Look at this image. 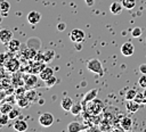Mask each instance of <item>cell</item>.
<instances>
[{
	"label": "cell",
	"mask_w": 146,
	"mask_h": 132,
	"mask_svg": "<svg viewBox=\"0 0 146 132\" xmlns=\"http://www.w3.org/2000/svg\"><path fill=\"white\" fill-rule=\"evenodd\" d=\"M135 101H137L138 104H144V94H143V92H137L136 93V96H135V99H133Z\"/></svg>",
	"instance_id": "obj_34"
},
{
	"label": "cell",
	"mask_w": 146,
	"mask_h": 132,
	"mask_svg": "<svg viewBox=\"0 0 146 132\" xmlns=\"http://www.w3.org/2000/svg\"><path fill=\"white\" fill-rule=\"evenodd\" d=\"M139 85L143 86V88H146V74H143L141 77H139V81H138Z\"/></svg>",
	"instance_id": "obj_36"
},
{
	"label": "cell",
	"mask_w": 146,
	"mask_h": 132,
	"mask_svg": "<svg viewBox=\"0 0 146 132\" xmlns=\"http://www.w3.org/2000/svg\"><path fill=\"white\" fill-rule=\"evenodd\" d=\"M136 93H137V91H136L135 89H130V90H128V91L125 92L124 98L127 99V101H128V100H133V99H135Z\"/></svg>",
	"instance_id": "obj_29"
},
{
	"label": "cell",
	"mask_w": 146,
	"mask_h": 132,
	"mask_svg": "<svg viewBox=\"0 0 146 132\" xmlns=\"http://www.w3.org/2000/svg\"><path fill=\"white\" fill-rule=\"evenodd\" d=\"M25 97L32 102V101H35L36 98H38V93L34 89H27L26 92H25Z\"/></svg>",
	"instance_id": "obj_24"
},
{
	"label": "cell",
	"mask_w": 146,
	"mask_h": 132,
	"mask_svg": "<svg viewBox=\"0 0 146 132\" xmlns=\"http://www.w3.org/2000/svg\"><path fill=\"white\" fill-rule=\"evenodd\" d=\"M82 110H83V106H82V104H81V102L73 104V105H72V107H71V109H70L71 114H72V115H74V116L80 115V114L82 113Z\"/></svg>",
	"instance_id": "obj_22"
},
{
	"label": "cell",
	"mask_w": 146,
	"mask_h": 132,
	"mask_svg": "<svg viewBox=\"0 0 146 132\" xmlns=\"http://www.w3.org/2000/svg\"><path fill=\"white\" fill-rule=\"evenodd\" d=\"M21 113H19V110L18 109H16V108H13L9 113H8V116H9V118L10 119H14V118H16L18 115H19Z\"/></svg>",
	"instance_id": "obj_33"
},
{
	"label": "cell",
	"mask_w": 146,
	"mask_h": 132,
	"mask_svg": "<svg viewBox=\"0 0 146 132\" xmlns=\"http://www.w3.org/2000/svg\"><path fill=\"white\" fill-rule=\"evenodd\" d=\"M108 124H110V123H107V125H106V126L100 125V127H99V129H100V130H111V126H110Z\"/></svg>",
	"instance_id": "obj_42"
},
{
	"label": "cell",
	"mask_w": 146,
	"mask_h": 132,
	"mask_svg": "<svg viewBox=\"0 0 146 132\" xmlns=\"http://www.w3.org/2000/svg\"><path fill=\"white\" fill-rule=\"evenodd\" d=\"M73 104H74V102H73V100H72L70 97H64V98L62 99V101H60L62 108H63L64 110H66V112H70V109H71V107H72Z\"/></svg>",
	"instance_id": "obj_20"
},
{
	"label": "cell",
	"mask_w": 146,
	"mask_h": 132,
	"mask_svg": "<svg viewBox=\"0 0 146 132\" xmlns=\"http://www.w3.org/2000/svg\"><path fill=\"white\" fill-rule=\"evenodd\" d=\"M139 105H140V104H138V102L135 101V100H128V102H127V105H125V108H127V110H128L130 114H133V113H136V112L139 109Z\"/></svg>",
	"instance_id": "obj_18"
},
{
	"label": "cell",
	"mask_w": 146,
	"mask_h": 132,
	"mask_svg": "<svg viewBox=\"0 0 146 132\" xmlns=\"http://www.w3.org/2000/svg\"><path fill=\"white\" fill-rule=\"evenodd\" d=\"M121 3L123 6V8L130 10L136 6V0H121Z\"/></svg>",
	"instance_id": "obj_27"
},
{
	"label": "cell",
	"mask_w": 146,
	"mask_h": 132,
	"mask_svg": "<svg viewBox=\"0 0 146 132\" xmlns=\"http://www.w3.org/2000/svg\"><path fill=\"white\" fill-rule=\"evenodd\" d=\"M87 68H88L90 72L95 73V74H98V75H103V74H104L103 65H102L100 60L97 59V58H91V59H89L88 63H87Z\"/></svg>",
	"instance_id": "obj_2"
},
{
	"label": "cell",
	"mask_w": 146,
	"mask_h": 132,
	"mask_svg": "<svg viewBox=\"0 0 146 132\" xmlns=\"http://www.w3.org/2000/svg\"><path fill=\"white\" fill-rule=\"evenodd\" d=\"M23 80H24V86L26 89H33L38 84V77L33 73H24Z\"/></svg>",
	"instance_id": "obj_3"
},
{
	"label": "cell",
	"mask_w": 146,
	"mask_h": 132,
	"mask_svg": "<svg viewBox=\"0 0 146 132\" xmlns=\"http://www.w3.org/2000/svg\"><path fill=\"white\" fill-rule=\"evenodd\" d=\"M34 61H43V52H36V55L34 56Z\"/></svg>",
	"instance_id": "obj_37"
},
{
	"label": "cell",
	"mask_w": 146,
	"mask_h": 132,
	"mask_svg": "<svg viewBox=\"0 0 146 132\" xmlns=\"http://www.w3.org/2000/svg\"><path fill=\"white\" fill-rule=\"evenodd\" d=\"M120 125H121V127H122L124 131H129V130L131 129V126H132V119H131L130 117H128V116H124V117L121 118Z\"/></svg>",
	"instance_id": "obj_19"
},
{
	"label": "cell",
	"mask_w": 146,
	"mask_h": 132,
	"mask_svg": "<svg viewBox=\"0 0 146 132\" xmlns=\"http://www.w3.org/2000/svg\"><path fill=\"white\" fill-rule=\"evenodd\" d=\"M8 94H7V92L6 91H2V90H0V102L1 101H3L5 99H6V97H7Z\"/></svg>",
	"instance_id": "obj_38"
},
{
	"label": "cell",
	"mask_w": 146,
	"mask_h": 132,
	"mask_svg": "<svg viewBox=\"0 0 146 132\" xmlns=\"http://www.w3.org/2000/svg\"><path fill=\"white\" fill-rule=\"evenodd\" d=\"M139 71L143 73V74H146V64H141L139 66Z\"/></svg>",
	"instance_id": "obj_39"
},
{
	"label": "cell",
	"mask_w": 146,
	"mask_h": 132,
	"mask_svg": "<svg viewBox=\"0 0 146 132\" xmlns=\"http://www.w3.org/2000/svg\"><path fill=\"white\" fill-rule=\"evenodd\" d=\"M84 2L87 3V6H88V7H91V6L94 5L95 0H84Z\"/></svg>",
	"instance_id": "obj_41"
},
{
	"label": "cell",
	"mask_w": 146,
	"mask_h": 132,
	"mask_svg": "<svg viewBox=\"0 0 146 132\" xmlns=\"http://www.w3.org/2000/svg\"><path fill=\"white\" fill-rule=\"evenodd\" d=\"M97 94H98V89H91V90H89V91L84 94V97H83V99H82V101H81L82 106H84L87 102H89V101L94 100L95 98H97Z\"/></svg>",
	"instance_id": "obj_11"
},
{
	"label": "cell",
	"mask_w": 146,
	"mask_h": 132,
	"mask_svg": "<svg viewBox=\"0 0 146 132\" xmlns=\"http://www.w3.org/2000/svg\"><path fill=\"white\" fill-rule=\"evenodd\" d=\"M30 100L24 96V97H22V98H18V99H16V104L21 107V108H26L29 105H30Z\"/></svg>",
	"instance_id": "obj_26"
},
{
	"label": "cell",
	"mask_w": 146,
	"mask_h": 132,
	"mask_svg": "<svg viewBox=\"0 0 146 132\" xmlns=\"http://www.w3.org/2000/svg\"><path fill=\"white\" fill-rule=\"evenodd\" d=\"M123 9V6L121 2H117V1H114L111 3L110 6V11L113 14V15H119Z\"/></svg>",
	"instance_id": "obj_17"
},
{
	"label": "cell",
	"mask_w": 146,
	"mask_h": 132,
	"mask_svg": "<svg viewBox=\"0 0 146 132\" xmlns=\"http://www.w3.org/2000/svg\"><path fill=\"white\" fill-rule=\"evenodd\" d=\"M141 28L140 27H135V28H132V31H131V35L133 36V38H138V36H140L141 35Z\"/></svg>",
	"instance_id": "obj_35"
},
{
	"label": "cell",
	"mask_w": 146,
	"mask_h": 132,
	"mask_svg": "<svg viewBox=\"0 0 146 132\" xmlns=\"http://www.w3.org/2000/svg\"><path fill=\"white\" fill-rule=\"evenodd\" d=\"M103 108H104L103 101L95 98L94 100L87 102L83 106V112H86V114H89L90 116H98L102 113Z\"/></svg>",
	"instance_id": "obj_1"
},
{
	"label": "cell",
	"mask_w": 146,
	"mask_h": 132,
	"mask_svg": "<svg viewBox=\"0 0 146 132\" xmlns=\"http://www.w3.org/2000/svg\"><path fill=\"white\" fill-rule=\"evenodd\" d=\"M3 67H5L8 72H11V73L17 72L18 68H19V61H18L16 58H10V59H8V60L5 63Z\"/></svg>",
	"instance_id": "obj_7"
},
{
	"label": "cell",
	"mask_w": 146,
	"mask_h": 132,
	"mask_svg": "<svg viewBox=\"0 0 146 132\" xmlns=\"http://www.w3.org/2000/svg\"><path fill=\"white\" fill-rule=\"evenodd\" d=\"M65 27H66V26H65V24H64V23H59V24L57 25V28H58L59 31H63Z\"/></svg>",
	"instance_id": "obj_40"
},
{
	"label": "cell",
	"mask_w": 146,
	"mask_h": 132,
	"mask_svg": "<svg viewBox=\"0 0 146 132\" xmlns=\"http://www.w3.org/2000/svg\"><path fill=\"white\" fill-rule=\"evenodd\" d=\"M44 83H46V86H47V88H52V86L57 83V79L52 75L51 77H49L48 80H46V81H44Z\"/></svg>",
	"instance_id": "obj_30"
},
{
	"label": "cell",
	"mask_w": 146,
	"mask_h": 132,
	"mask_svg": "<svg viewBox=\"0 0 146 132\" xmlns=\"http://www.w3.org/2000/svg\"><path fill=\"white\" fill-rule=\"evenodd\" d=\"M52 75H54V69H52L50 66H46V67L39 73V77H40L42 81L48 80V79L51 77Z\"/></svg>",
	"instance_id": "obj_13"
},
{
	"label": "cell",
	"mask_w": 146,
	"mask_h": 132,
	"mask_svg": "<svg viewBox=\"0 0 146 132\" xmlns=\"http://www.w3.org/2000/svg\"><path fill=\"white\" fill-rule=\"evenodd\" d=\"M11 56H10V51L9 52H6V53H0V65H5V63L10 59Z\"/></svg>",
	"instance_id": "obj_31"
},
{
	"label": "cell",
	"mask_w": 146,
	"mask_h": 132,
	"mask_svg": "<svg viewBox=\"0 0 146 132\" xmlns=\"http://www.w3.org/2000/svg\"><path fill=\"white\" fill-rule=\"evenodd\" d=\"M35 55H36V50L33 49V48H26V49L23 51V56H24L26 59H33Z\"/></svg>",
	"instance_id": "obj_25"
},
{
	"label": "cell",
	"mask_w": 146,
	"mask_h": 132,
	"mask_svg": "<svg viewBox=\"0 0 146 132\" xmlns=\"http://www.w3.org/2000/svg\"><path fill=\"white\" fill-rule=\"evenodd\" d=\"M87 127L83 125V124H81L80 122H78V121H73V122H71L68 125H67V127H66V130L68 131V132H79V131H83V130H86Z\"/></svg>",
	"instance_id": "obj_10"
},
{
	"label": "cell",
	"mask_w": 146,
	"mask_h": 132,
	"mask_svg": "<svg viewBox=\"0 0 146 132\" xmlns=\"http://www.w3.org/2000/svg\"><path fill=\"white\" fill-rule=\"evenodd\" d=\"M143 94H144V104H146V88H145V90H144Z\"/></svg>",
	"instance_id": "obj_43"
},
{
	"label": "cell",
	"mask_w": 146,
	"mask_h": 132,
	"mask_svg": "<svg viewBox=\"0 0 146 132\" xmlns=\"http://www.w3.org/2000/svg\"><path fill=\"white\" fill-rule=\"evenodd\" d=\"M75 44H76V49L80 50L81 49V43H75Z\"/></svg>",
	"instance_id": "obj_44"
},
{
	"label": "cell",
	"mask_w": 146,
	"mask_h": 132,
	"mask_svg": "<svg viewBox=\"0 0 146 132\" xmlns=\"http://www.w3.org/2000/svg\"><path fill=\"white\" fill-rule=\"evenodd\" d=\"M13 109V105L8 101H1L0 102V113L1 114H8Z\"/></svg>",
	"instance_id": "obj_23"
},
{
	"label": "cell",
	"mask_w": 146,
	"mask_h": 132,
	"mask_svg": "<svg viewBox=\"0 0 146 132\" xmlns=\"http://www.w3.org/2000/svg\"><path fill=\"white\" fill-rule=\"evenodd\" d=\"M11 84H13L14 86H16V88H17V86H22V85H24L23 74L14 72V75H13V77H11Z\"/></svg>",
	"instance_id": "obj_14"
},
{
	"label": "cell",
	"mask_w": 146,
	"mask_h": 132,
	"mask_svg": "<svg viewBox=\"0 0 146 132\" xmlns=\"http://www.w3.org/2000/svg\"><path fill=\"white\" fill-rule=\"evenodd\" d=\"M133 51H135V48H133V44L129 41L124 42L122 46H121V53L125 57H130L133 55Z\"/></svg>",
	"instance_id": "obj_8"
},
{
	"label": "cell",
	"mask_w": 146,
	"mask_h": 132,
	"mask_svg": "<svg viewBox=\"0 0 146 132\" xmlns=\"http://www.w3.org/2000/svg\"><path fill=\"white\" fill-rule=\"evenodd\" d=\"M13 127H14V130H16V131H18V132H24V131L27 130V123H26L24 119H17V121L14 123Z\"/></svg>",
	"instance_id": "obj_16"
},
{
	"label": "cell",
	"mask_w": 146,
	"mask_h": 132,
	"mask_svg": "<svg viewBox=\"0 0 146 132\" xmlns=\"http://www.w3.org/2000/svg\"><path fill=\"white\" fill-rule=\"evenodd\" d=\"M27 22L30 23V24H32V25H35V24H38L39 22H40V19H41V14L40 13H38V11H35V10H32V11H30L29 14H27Z\"/></svg>",
	"instance_id": "obj_12"
},
{
	"label": "cell",
	"mask_w": 146,
	"mask_h": 132,
	"mask_svg": "<svg viewBox=\"0 0 146 132\" xmlns=\"http://www.w3.org/2000/svg\"><path fill=\"white\" fill-rule=\"evenodd\" d=\"M54 58H55V51L52 49H48V50H46L43 52V61L46 64L51 63L54 60Z\"/></svg>",
	"instance_id": "obj_21"
},
{
	"label": "cell",
	"mask_w": 146,
	"mask_h": 132,
	"mask_svg": "<svg viewBox=\"0 0 146 132\" xmlns=\"http://www.w3.org/2000/svg\"><path fill=\"white\" fill-rule=\"evenodd\" d=\"M7 48L10 52H16L19 50L21 48V42L17 40V39H11L8 43H7Z\"/></svg>",
	"instance_id": "obj_15"
},
{
	"label": "cell",
	"mask_w": 146,
	"mask_h": 132,
	"mask_svg": "<svg viewBox=\"0 0 146 132\" xmlns=\"http://www.w3.org/2000/svg\"><path fill=\"white\" fill-rule=\"evenodd\" d=\"M13 39V32L8 28H2L0 30V42L7 44L10 40Z\"/></svg>",
	"instance_id": "obj_9"
},
{
	"label": "cell",
	"mask_w": 146,
	"mask_h": 132,
	"mask_svg": "<svg viewBox=\"0 0 146 132\" xmlns=\"http://www.w3.org/2000/svg\"><path fill=\"white\" fill-rule=\"evenodd\" d=\"M9 9H10L9 2L6 1V0H0V11L3 13V14H6V13L9 11Z\"/></svg>",
	"instance_id": "obj_28"
},
{
	"label": "cell",
	"mask_w": 146,
	"mask_h": 132,
	"mask_svg": "<svg viewBox=\"0 0 146 132\" xmlns=\"http://www.w3.org/2000/svg\"><path fill=\"white\" fill-rule=\"evenodd\" d=\"M84 38H86V34L80 28H74L70 33V39L74 43H82L84 41Z\"/></svg>",
	"instance_id": "obj_4"
},
{
	"label": "cell",
	"mask_w": 146,
	"mask_h": 132,
	"mask_svg": "<svg viewBox=\"0 0 146 132\" xmlns=\"http://www.w3.org/2000/svg\"><path fill=\"white\" fill-rule=\"evenodd\" d=\"M9 119H10V118H9L8 114H1V115H0V126L8 124Z\"/></svg>",
	"instance_id": "obj_32"
},
{
	"label": "cell",
	"mask_w": 146,
	"mask_h": 132,
	"mask_svg": "<svg viewBox=\"0 0 146 132\" xmlns=\"http://www.w3.org/2000/svg\"><path fill=\"white\" fill-rule=\"evenodd\" d=\"M46 63L44 61H34V64H31L30 66H27L26 71L27 73H33V74H38L40 73L44 67H46Z\"/></svg>",
	"instance_id": "obj_6"
},
{
	"label": "cell",
	"mask_w": 146,
	"mask_h": 132,
	"mask_svg": "<svg viewBox=\"0 0 146 132\" xmlns=\"http://www.w3.org/2000/svg\"><path fill=\"white\" fill-rule=\"evenodd\" d=\"M54 123V116L51 113H43L39 116V124L44 126V127H48L50 125H52Z\"/></svg>",
	"instance_id": "obj_5"
}]
</instances>
